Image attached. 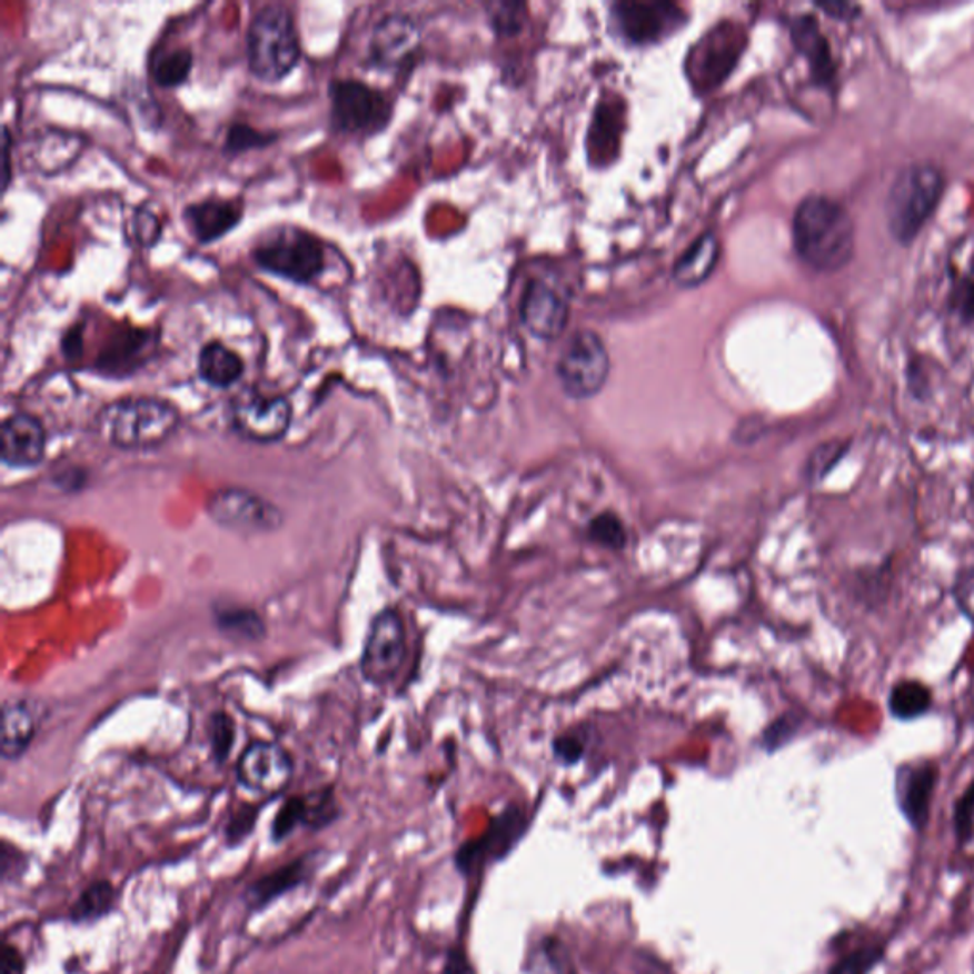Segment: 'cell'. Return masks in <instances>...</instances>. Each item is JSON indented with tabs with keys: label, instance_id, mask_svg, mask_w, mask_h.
Instances as JSON below:
<instances>
[{
	"label": "cell",
	"instance_id": "obj_27",
	"mask_svg": "<svg viewBox=\"0 0 974 974\" xmlns=\"http://www.w3.org/2000/svg\"><path fill=\"white\" fill-rule=\"evenodd\" d=\"M792 37L796 40L797 48L805 53V58L809 60L811 69L816 79L823 85L832 80L834 74V63L829 58L828 42L824 39L816 21L809 16L799 18L792 27Z\"/></svg>",
	"mask_w": 974,
	"mask_h": 974
},
{
	"label": "cell",
	"instance_id": "obj_22",
	"mask_svg": "<svg viewBox=\"0 0 974 974\" xmlns=\"http://www.w3.org/2000/svg\"><path fill=\"white\" fill-rule=\"evenodd\" d=\"M719 259V240L714 232L708 231L695 240L674 265V280L682 288H695L708 280L712 270L716 269Z\"/></svg>",
	"mask_w": 974,
	"mask_h": 974
},
{
	"label": "cell",
	"instance_id": "obj_28",
	"mask_svg": "<svg viewBox=\"0 0 974 974\" xmlns=\"http://www.w3.org/2000/svg\"><path fill=\"white\" fill-rule=\"evenodd\" d=\"M851 448H853V438H832L818 444L811 449V454L805 459L802 480L809 487L821 486L845 461Z\"/></svg>",
	"mask_w": 974,
	"mask_h": 974
},
{
	"label": "cell",
	"instance_id": "obj_19",
	"mask_svg": "<svg viewBox=\"0 0 974 974\" xmlns=\"http://www.w3.org/2000/svg\"><path fill=\"white\" fill-rule=\"evenodd\" d=\"M183 219L197 242H216L240 223L242 202L227 198H206L187 206Z\"/></svg>",
	"mask_w": 974,
	"mask_h": 974
},
{
	"label": "cell",
	"instance_id": "obj_16",
	"mask_svg": "<svg viewBox=\"0 0 974 974\" xmlns=\"http://www.w3.org/2000/svg\"><path fill=\"white\" fill-rule=\"evenodd\" d=\"M521 320L539 339L553 341L564 334L569 318V307L553 288L540 280L527 284L521 299Z\"/></svg>",
	"mask_w": 974,
	"mask_h": 974
},
{
	"label": "cell",
	"instance_id": "obj_29",
	"mask_svg": "<svg viewBox=\"0 0 974 974\" xmlns=\"http://www.w3.org/2000/svg\"><path fill=\"white\" fill-rule=\"evenodd\" d=\"M192 69V53L189 48L178 47L160 50L155 53L149 63V71L157 85L162 88H176L183 85Z\"/></svg>",
	"mask_w": 974,
	"mask_h": 974
},
{
	"label": "cell",
	"instance_id": "obj_44",
	"mask_svg": "<svg viewBox=\"0 0 974 974\" xmlns=\"http://www.w3.org/2000/svg\"><path fill=\"white\" fill-rule=\"evenodd\" d=\"M954 309L963 318H974V284L963 280L954 291Z\"/></svg>",
	"mask_w": 974,
	"mask_h": 974
},
{
	"label": "cell",
	"instance_id": "obj_33",
	"mask_svg": "<svg viewBox=\"0 0 974 974\" xmlns=\"http://www.w3.org/2000/svg\"><path fill=\"white\" fill-rule=\"evenodd\" d=\"M588 537L599 547L623 550L628 543V531L617 514L602 513L588 524Z\"/></svg>",
	"mask_w": 974,
	"mask_h": 974
},
{
	"label": "cell",
	"instance_id": "obj_1",
	"mask_svg": "<svg viewBox=\"0 0 974 974\" xmlns=\"http://www.w3.org/2000/svg\"><path fill=\"white\" fill-rule=\"evenodd\" d=\"M792 235L797 256L821 272H836L855 256V225L834 198H805L797 206Z\"/></svg>",
	"mask_w": 974,
	"mask_h": 974
},
{
	"label": "cell",
	"instance_id": "obj_13",
	"mask_svg": "<svg viewBox=\"0 0 974 974\" xmlns=\"http://www.w3.org/2000/svg\"><path fill=\"white\" fill-rule=\"evenodd\" d=\"M612 20L620 37L633 44H653L676 33L684 26L685 13L670 2H619Z\"/></svg>",
	"mask_w": 974,
	"mask_h": 974
},
{
	"label": "cell",
	"instance_id": "obj_14",
	"mask_svg": "<svg viewBox=\"0 0 974 974\" xmlns=\"http://www.w3.org/2000/svg\"><path fill=\"white\" fill-rule=\"evenodd\" d=\"M237 775L248 791L261 796H275L290 783L294 764L282 746L254 743L238 759Z\"/></svg>",
	"mask_w": 974,
	"mask_h": 974
},
{
	"label": "cell",
	"instance_id": "obj_36",
	"mask_svg": "<svg viewBox=\"0 0 974 974\" xmlns=\"http://www.w3.org/2000/svg\"><path fill=\"white\" fill-rule=\"evenodd\" d=\"M883 957H885L883 946H864L843 955L826 974H868L874 971L877 963L883 962Z\"/></svg>",
	"mask_w": 974,
	"mask_h": 974
},
{
	"label": "cell",
	"instance_id": "obj_20",
	"mask_svg": "<svg viewBox=\"0 0 974 974\" xmlns=\"http://www.w3.org/2000/svg\"><path fill=\"white\" fill-rule=\"evenodd\" d=\"M889 716L901 724L927 718L935 710V692L922 679L902 678L891 685L885 698Z\"/></svg>",
	"mask_w": 974,
	"mask_h": 974
},
{
	"label": "cell",
	"instance_id": "obj_38",
	"mask_svg": "<svg viewBox=\"0 0 974 974\" xmlns=\"http://www.w3.org/2000/svg\"><path fill=\"white\" fill-rule=\"evenodd\" d=\"M954 832L960 845H967L974 837V778L957 797L954 805Z\"/></svg>",
	"mask_w": 974,
	"mask_h": 974
},
{
	"label": "cell",
	"instance_id": "obj_18",
	"mask_svg": "<svg viewBox=\"0 0 974 974\" xmlns=\"http://www.w3.org/2000/svg\"><path fill=\"white\" fill-rule=\"evenodd\" d=\"M47 433L29 414H13L2 423V461L8 467H37L44 459Z\"/></svg>",
	"mask_w": 974,
	"mask_h": 974
},
{
	"label": "cell",
	"instance_id": "obj_5",
	"mask_svg": "<svg viewBox=\"0 0 974 974\" xmlns=\"http://www.w3.org/2000/svg\"><path fill=\"white\" fill-rule=\"evenodd\" d=\"M254 261L275 277L296 284L315 282L326 267L320 238L299 227H278L251 250Z\"/></svg>",
	"mask_w": 974,
	"mask_h": 974
},
{
	"label": "cell",
	"instance_id": "obj_46",
	"mask_svg": "<svg viewBox=\"0 0 974 974\" xmlns=\"http://www.w3.org/2000/svg\"><path fill=\"white\" fill-rule=\"evenodd\" d=\"M23 957L16 948L7 946L2 954V974H21L23 973Z\"/></svg>",
	"mask_w": 974,
	"mask_h": 974
},
{
	"label": "cell",
	"instance_id": "obj_10",
	"mask_svg": "<svg viewBox=\"0 0 974 974\" xmlns=\"http://www.w3.org/2000/svg\"><path fill=\"white\" fill-rule=\"evenodd\" d=\"M406 657V628L396 609L379 613L369 626L360 670L369 684L385 685L396 678Z\"/></svg>",
	"mask_w": 974,
	"mask_h": 974
},
{
	"label": "cell",
	"instance_id": "obj_9",
	"mask_svg": "<svg viewBox=\"0 0 974 974\" xmlns=\"http://www.w3.org/2000/svg\"><path fill=\"white\" fill-rule=\"evenodd\" d=\"M206 508L218 526L240 535L269 534L284 521L280 508L242 487L218 489L210 495Z\"/></svg>",
	"mask_w": 974,
	"mask_h": 974
},
{
	"label": "cell",
	"instance_id": "obj_45",
	"mask_svg": "<svg viewBox=\"0 0 974 974\" xmlns=\"http://www.w3.org/2000/svg\"><path fill=\"white\" fill-rule=\"evenodd\" d=\"M818 8L828 13V16H832V18H839V20L855 18L856 10H858V8L847 4V2H821Z\"/></svg>",
	"mask_w": 974,
	"mask_h": 974
},
{
	"label": "cell",
	"instance_id": "obj_40",
	"mask_svg": "<svg viewBox=\"0 0 974 974\" xmlns=\"http://www.w3.org/2000/svg\"><path fill=\"white\" fill-rule=\"evenodd\" d=\"M210 729L213 754L218 756L219 762H223L225 757L229 756L232 743H235V725H232V719L227 718L225 714H216L213 719H211Z\"/></svg>",
	"mask_w": 974,
	"mask_h": 974
},
{
	"label": "cell",
	"instance_id": "obj_15",
	"mask_svg": "<svg viewBox=\"0 0 974 974\" xmlns=\"http://www.w3.org/2000/svg\"><path fill=\"white\" fill-rule=\"evenodd\" d=\"M419 27L409 16L392 13L377 23L369 39V61L379 69H395L419 47Z\"/></svg>",
	"mask_w": 974,
	"mask_h": 974
},
{
	"label": "cell",
	"instance_id": "obj_21",
	"mask_svg": "<svg viewBox=\"0 0 974 974\" xmlns=\"http://www.w3.org/2000/svg\"><path fill=\"white\" fill-rule=\"evenodd\" d=\"M39 710L29 700H8L2 708V756L16 759L33 743Z\"/></svg>",
	"mask_w": 974,
	"mask_h": 974
},
{
	"label": "cell",
	"instance_id": "obj_23",
	"mask_svg": "<svg viewBox=\"0 0 974 974\" xmlns=\"http://www.w3.org/2000/svg\"><path fill=\"white\" fill-rule=\"evenodd\" d=\"M331 816H334V805H331V799L326 792L317 794V796L294 797L278 813L275 826H272V837L284 839L299 824H310V826L318 828V826L328 824Z\"/></svg>",
	"mask_w": 974,
	"mask_h": 974
},
{
	"label": "cell",
	"instance_id": "obj_30",
	"mask_svg": "<svg viewBox=\"0 0 974 974\" xmlns=\"http://www.w3.org/2000/svg\"><path fill=\"white\" fill-rule=\"evenodd\" d=\"M218 625L227 636L242 639V642H257L264 638L265 625L261 615H257L246 607H231L218 613Z\"/></svg>",
	"mask_w": 974,
	"mask_h": 974
},
{
	"label": "cell",
	"instance_id": "obj_32",
	"mask_svg": "<svg viewBox=\"0 0 974 974\" xmlns=\"http://www.w3.org/2000/svg\"><path fill=\"white\" fill-rule=\"evenodd\" d=\"M805 714L799 710H788L781 714L775 722L767 725L762 735V746L767 752H777L791 744L804 729Z\"/></svg>",
	"mask_w": 974,
	"mask_h": 974
},
{
	"label": "cell",
	"instance_id": "obj_12",
	"mask_svg": "<svg viewBox=\"0 0 974 974\" xmlns=\"http://www.w3.org/2000/svg\"><path fill=\"white\" fill-rule=\"evenodd\" d=\"M941 781V765L931 757H914L902 762L895 769V799L910 828H927L936 786Z\"/></svg>",
	"mask_w": 974,
	"mask_h": 974
},
{
	"label": "cell",
	"instance_id": "obj_6",
	"mask_svg": "<svg viewBox=\"0 0 974 974\" xmlns=\"http://www.w3.org/2000/svg\"><path fill=\"white\" fill-rule=\"evenodd\" d=\"M329 117L337 132L374 136L390 119V103L374 86L358 79H334L328 86Z\"/></svg>",
	"mask_w": 974,
	"mask_h": 974
},
{
	"label": "cell",
	"instance_id": "obj_26",
	"mask_svg": "<svg viewBox=\"0 0 974 974\" xmlns=\"http://www.w3.org/2000/svg\"><path fill=\"white\" fill-rule=\"evenodd\" d=\"M310 872L309 858H299L296 863L288 864L284 868L272 872L264 879L254 883L248 893H246V902L251 908H264L269 902L275 901L277 896L296 889L297 885L307 879Z\"/></svg>",
	"mask_w": 974,
	"mask_h": 974
},
{
	"label": "cell",
	"instance_id": "obj_31",
	"mask_svg": "<svg viewBox=\"0 0 974 974\" xmlns=\"http://www.w3.org/2000/svg\"><path fill=\"white\" fill-rule=\"evenodd\" d=\"M112 904H115V889H112L111 883H93L80 895L79 901L71 910V917L77 923L96 922L112 908Z\"/></svg>",
	"mask_w": 974,
	"mask_h": 974
},
{
	"label": "cell",
	"instance_id": "obj_8",
	"mask_svg": "<svg viewBox=\"0 0 974 974\" xmlns=\"http://www.w3.org/2000/svg\"><path fill=\"white\" fill-rule=\"evenodd\" d=\"M229 417L232 428L246 440L272 444L290 428L291 404L284 396L248 387L232 398Z\"/></svg>",
	"mask_w": 974,
	"mask_h": 974
},
{
	"label": "cell",
	"instance_id": "obj_41",
	"mask_svg": "<svg viewBox=\"0 0 974 974\" xmlns=\"http://www.w3.org/2000/svg\"><path fill=\"white\" fill-rule=\"evenodd\" d=\"M586 743L577 733H564L560 737L554 738L553 752L554 757L564 765L579 764L585 756Z\"/></svg>",
	"mask_w": 974,
	"mask_h": 974
},
{
	"label": "cell",
	"instance_id": "obj_37",
	"mask_svg": "<svg viewBox=\"0 0 974 974\" xmlns=\"http://www.w3.org/2000/svg\"><path fill=\"white\" fill-rule=\"evenodd\" d=\"M950 596L963 619L974 626V566L963 567L955 573Z\"/></svg>",
	"mask_w": 974,
	"mask_h": 974
},
{
	"label": "cell",
	"instance_id": "obj_3",
	"mask_svg": "<svg viewBox=\"0 0 974 974\" xmlns=\"http://www.w3.org/2000/svg\"><path fill=\"white\" fill-rule=\"evenodd\" d=\"M944 176L933 165L902 168L885 198V221L891 237L910 246L941 205Z\"/></svg>",
	"mask_w": 974,
	"mask_h": 974
},
{
	"label": "cell",
	"instance_id": "obj_35",
	"mask_svg": "<svg viewBox=\"0 0 974 974\" xmlns=\"http://www.w3.org/2000/svg\"><path fill=\"white\" fill-rule=\"evenodd\" d=\"M277 141V133L261 132L250 125H232L225 138L223 151L227 155H240L251 149H264Z\"/></svg>",
	"mask_w": 974,
	"mask_h": 974
},
{
	"label": "cell",
	"instance_id": "obj_4",
	"mask_svg": "<svg viewBox=\"0 0 974 974\" xmlns=\"http://www.w3.org/2000/svg\"><path fill=\"white\" fill-rule=\"evenodd\" d=\"M248 67L257 79L277 82L296 69L301 50L296 21L282 4H267L251 18L246 34Z\"/></svg>",
	"mask_w": 974,
	"mask_h": 974
},
{
	"label": "cell",
	"instance_id": "obj_39",
	"mask_svg": "<svg viewBox=\"0 0 974 974\" xmlns=\"http://www.w3.org/2000/svg\"><path fill=\"white\" fill-rule=\"evenodd\" d=\"M539 960L547 965L550 974H577L573 967L569 950L558 938H545L540 942Z\"/></svg>",
	"mask_w": 974,
	"mask_h": 974
},
{
	"label": "cell",
	"instance_id": "obj_2",
	"mask_svg": "<svg viewBox=\"0 0 974 974\" xmlns=\"http://www.w3.org/2000/svg\"><path fill=\"white\" fill-rule=\"evenodd\" d=\"M181 423L173 404L155 396H130L107 404L96 417V433L112 448L152 449L165 444Z\"/></svg>",
	"mask_w": 974,
	"mask_h": 974
},
{
	"label": "cell",
	"instance_id": "obj_17",
	"mask_svg": "<svg viewBox=\"0 0 974 974\" xmlns=\"http://www.w3.org/2000/svg\"><path fill=\"white\" fill-rule=\"evenodd\" d=\"M86 139L79 133L58 130V128H44L33 133L26 147L27 165L31 170L39 171L42 176H53L67 170L79 159L85 149Z\"/></svg>",
	"mask_w": 974,
	"mask_h": 974
},
{
	"label": "cell",
	"instance_id": "obj_34",
	"mask_svg": "<svg viewBox=\"0 0 974 974\" xmlns=\"http://www.w3.org/2000/svg\"><path fill=\"white\" fill-rule=\"evenodd\" d=\"M889 575H891V561H885V566L879 567H869L866 572H856V583L855 586H868L863 594H858L856 598L861 599V604L868 607V609H874L872 604H876V606H882L885 604V599H887V594H889Z\"/></svg>",
	"mask_w": 974,
	"mask_h": 974
},
{
	"label": "cell",
	"instance_id": "obj_11",
	"mask_svg": "<svg viewBox=\"0 0 974 974\" xmlns=\"http://www.w3.org/2000/svg\"><path fill=\"white\" fill-rule=\"evenodd\" d=\"M526 829V813L520 807L510 805L489 824L484 836L463 843L455 853V866L465 876H470L487 864L500 863L516 849Z\"/></svg>",
	"mask_w": 974,
	"mask_h": 974
},
{
	"label": "cell",
	"instance_id": "obj_25",
	"mask_svg": "<svg viewBox=\"0 0 974 974\" xmlns=\"http://www.w3.org/2000/svg\"><path fill=\"white\" fill-rule=\"evenodd\" d=\"M242 374V358L221 341L206 342L198 352V376L210 387L229 389Z\"/></svg>",
	"mask_w": 974,
	"mask_h": 974
},
{
	"label": "cell",
	"instance_id": "obj_43",
	"mask_svg": "<svg viewBox=\"0 0 974 974\" xmlns=\"http://www.w3.org/2000/svg\"><path fill=\"white\" fill-rule=\"evenodd\" d=\"M441 974H478L475 965L468 960L467 952L461 948L449 950L448 957L441 967Z\"/></svg>",
	"mask_w": 974,
	"mask_h": 974
},
{
	"label": "cell",
	"instance_id": "obj_24",
	"mask_svg": "<svg viewBox=\"0 0 974 974\" xmlns=\"http://www.w3.org/2000/svg\"><path fill=\"white\" fill-rule=\"evenodd\" d=\"M738 58V42L729 31H716L706 39V47H700L695 63L697 80H703L708 88L719 85L725 74L729 73Z\"/></svg>",
	"mask_w": 974,
	"mask_h": 974
},
{
	"label": "cell",
	"instance_id": "obj_42",
	"mask_svg": "<svg viewBox=\"0 0 974 974\" xmlns=\"http://www.w3.org/2000/svg\"><path fill=\"white\" fill-rule=\"evenodd\" d=\"M160 237V221L151 211L139 210L136 216V238L143 246H155Z\"/></svg>",
	"mask_w": 974,
	"mask_h": 974
},
{
	"label": "cell",
	"instance_id": "obj_7",
	"mask_svg": "<svg viewBox=\"0 0 974 974\" xmlns=\"http://www.w3.org/2000/svg\"><path fill=\"white\" fill-rule=\"evenodd\" d=\"M609 352L594 331L580 329L567 341L556 366L561 389L573 400H588L606 387Z\"/></svg>",
	"mask_w": 974,
	"mask_h": 974
},
{
	"label": "cell",
	"instance_id": "obj_47",
	"mask_svg": "<svg viewBox=\"0 0 974 974\" xmlns=\"http://www.w3.org/2000/svg\"><path fill=\"white\" fill-rule=\"evenodd\" d=\"M12 136H10V130H8V126L2 128V152H4V178H2V187H4V191L8 189V185L12 181V166H10V155H12Z\"/></svg>",
	"mask_w": 974,
	"mask_h": 974
}]
</instances>
